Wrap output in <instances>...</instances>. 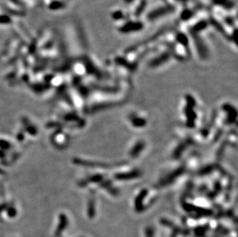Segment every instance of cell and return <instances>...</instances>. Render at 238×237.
Masks as SVG:
<instances>
[{"instance_id":"obj_1","label":"cell","mask_w":238,"mask_h":237,"mask_svg":"<svg viewBox=\"0 0 238 237\" xmlns=\"http://www.w3.org/2000/svg\"><path fill=\"white\" fill-rule=\"evenodd\" d=\"M61 225L59 226V227L57 228V230H56V235H59L60 234V233H62V232L63 231V229L65 228V224H66V219H65V217H63V219H62V221H61Z\"/></svg>"},{"instance_id":"obj_2","label":"cell","mask_w":238,"mask_h":237,"mask_svg":"<svg viewBox=\"0 0 238 237\" xmlns=\"http://www.w3.org/2000/svg\"><path fill=\"white\" fill-rule=\"evenodd\" d=\"M128 1H131V0H128Z\"/></svg>"}]
</instances>
